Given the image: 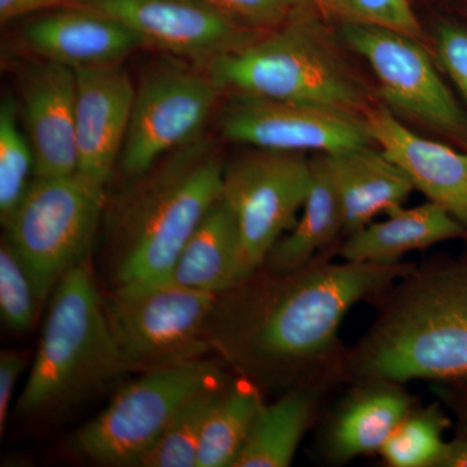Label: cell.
Segmentation results:
<instances>
[{"instance_id": "cell-32", "label": "cell", "mask_w": 467, "mask_h": 467, "mask_svg": "<svg viewBox=\"0 0 467 467\" xmlns=\"http://www.w3.org/2000/svg\"><path fill=\"white\" fill-rule=\"evenodd\" d=\"M26 355L18 350L0 353V434H5L9 407L21 374L26 370Z\"/></svg>"}, {"instance_id": "cell-29", "label": "cell", "mask_w": 467, "mask_h": 467, "mask_svg": "<svg viewBox=\"0 0 467 467\" xmlns=\"http://www.w3.org/2000/svg\"><path fill=\"white\" fill-rule=\"evenodd\" d=\"M350 21L387 27L420 39L422 27L410 0H346Z\"/></svg>"}, {"instance_id": "cell-30", "label": "cell", "mask_w": 467, "mask_h": 467, "mask_svg": "<svg viewBox=\"0 0 467 467\" xmlns=\"http://www.w3.org/2000/svg\"><path fill=\"white\" fill-rule=\"evenodd\" d=\"M234 23L265 34L284 26L291 11L285 0H204Z\"/></svg>"}, {"instance_id": "cell-9", "label": "cell", "mask_w": 467, "mask_h": 467, "mask_svg": "<svg viewBox=\"0 0 467 467\" xmlns=\"http://www.w3.org/2000/svg\"><path fill=\"white\" fill-rule=\"evenodd\" d=\"M312 183L306 153L254 149L223 169L221 201L232 213L251 275L296 223Z\"/></svg>"}, {"instance_id": "cell-2", "label": "cell", "mask_w": 467, "mask_h": 467, "mask_svg": "<svg viewBox=\"0 0 467 467\" xmlns=\"http://www.w3.org/2000/svg\"><path fill=\"white\" fill-rule=\"evenodd\" d=\"M223 159L199 137L143 174L116 223L112 291L167 285L184 245L221 198Z\"/></svg>"}, {"instance_id": "cell-12", "label": "cell", "mask_w": 467, "mask_h": 467, "mask_svg": "<svg viewBox=\"0 0 467 467\" xmlns=\"http://www.w3.org/2000/svg\"><path fill=\"white\" fill-rule=\"evenodd\" d=\"M218 129L227 142L276 152L334 153L374 144L364 116L241 94L220 113Z\"/></svg>"}, {"instance_id": "cell-14", "label": "cell", "mask_w": 467, "mask_h": 467, "mask_svg": "<svg viewBox=\"0 0 467 467\" xmlns=\"http://www.w3.org/2000/svg\"><path fill=\"white\" fill-rule=\"evenodd\" d=\"M77 174L104 189L124 149L135 97L119 66L76 70Z\"/></svg>"}, {"instance_id": "cell-7", "label": "cell", "mask_w": 467, "mask_h": 467, "mask_svg": "<svg viewBox=\"0 0 467 467\" xmlns=\"http://www.w3.org/2000/svg\"><path fill=\"white\" fill-rule=\"evenodd\" d=\"M221 384L223 371L202 358L140 374L76 432L73 450L100 465L137 466L187 402Z\"/></svg>"}, {"instance_id": "cell-1", "label": "cell", "mask_w": 467, "mask_h": 467, "mask_svg": "<svg viewBox=\"0 0 467 467\" xmlns=\"http://www.w3.org/2000/svg\"><path fill=\"white\" fill-rule=\"evenodd\" d=\"M416 269L401 263H312L218 297L212 349L263 380L287 379L324 358L353 306Z\"/></svg>"}, {"instance_id": "cell-26", "label": "cell", "mask_w": 467, "mask_h": 467, "mask_svg": "<svg viewBox=\"0 0 467 467\" xmlns=\"http://www.w3.org/2000/svg\"><path fill=\"white\" fill-rule=\"evenodd\" d=\"M34 153L17 124V104L3 98L0 104V221L2 225L18 207L29 189Z\"/></svg>"}, {"instance_id": "cell-35", "label": "cell", "mask_w": 467, "mask_h": 467, "mask_svg": "<svg viewBox=\"0 0 467 467\" xmlns=\"http://www.w3.org/2000/svg\"><path fill=\"white\" fill-rule=\"evenodd\" d=\"M436 467H467V436L447 442Z\"/></svg>"}, {"instance_id": "cell-25", "label": "cell", "mask_w": 467, "mask_h": 467, "mask_svg": "<svg viewBox=\"0 0 467 467\" xmlns=\"http://www.w3.org/2000/svg\"><path fill=\"white\" fill-rule=\"evenodd\" d=\"M225 387H211L187 402L137 466L198 467L205 420Z\"/></svg>"}, {"instance_id": "cell-18", "label": "cell", "mask_w": 467, "mask_h": 467, "mask_svg": "<svg viewBox=\"0 0 467 467\" xmlns=\"http://www.w3.org/2000/svg\"><path fill=\"white\" fill-rule=\"evenodd\" d=\"M376 144L319 153L342 205L344 232L352 234L380 213L401 208L414 186Z\"/></svg>"}, {"instance_id": "cell-13", "label": "cell", "mask_w": 467, "mask_h": 467, "mask_svg": "<svg viewBox=\"0 0 467 467\" xmlns=\"http://www.w3.org/2000/svg\"><path fill=\"white\" fill-rule=\"evenodd\" d=\"M124 24L143 46L208 66L263 36L234 23L204 0H75Z\"/></svg>"}, {"instance_id": "cell-15", "label": "cell", "mask_w": 467, "mask_h": 467, "mask_svg": "<svg viewBox=\"0 0 467 467\" xmlns=\"http://www.w3.org/2000/svg\"><path fill=\"white\" fill-rule=\"evenodd\" d=\"M20 76L23 119L34 153V175L76 174V70L36 58Z\"/></svg>"}, {"instance_id": "cell-10", "label": "cell", "mask_w": 467, "mask_h": 467, "mask_svg": "<svg viewBox=\"0 0 467 467\" xmlns=\"http://www.w3.org/2000/svg\"><path fill=\"white\" fill-rule=\"evenodd\" d=\"M223 88L208 70L168 63L135 88L121 169L140 178L160 160L202 137Z\"/></svg>"}, {"instance_id": "cell-34", "label": "cell", "mask_w": 467, "mask_h": 467, "mask_svg": "<svg viewBox=\"0 0 467 467\" xmlns=\"http://www.w3.org/2000/svg\"><path fill=\"white\" fill-rule=\"evenodd\" d=\"M73 2L75 0H0V21L7 24L36 12L52 11L73 5Z\"/></svg>"}, {"instance_id": "cell-21", "label": "cell", "mask_w": 467, "mask_h": 467, "mask_svg": "<svg viewBox=\"0 0 467 467\" xmlns=\"http://www.w3.org/2000/svg\"><path fill=\"white\" fill-rule=\"evenodd\" d=\"M410 413V399L399 384L370 382V387L347 402L335 420L328 451L337 462H346L382 450L402 420Z\"/></svg>"}, {"instance_id": "cell-27", "label": "cell", "mask_w": 467, "mask_h": 467, "mask_svg": "<svg viewBox=\"0 0 467 467\" xmlns=\"http://www.w3.org/2000/svg\"><path fill=\"white\" fill-rule=\"evenodd\" d=\"M447 418L436 405L409 413L379 451L393 467H436L447 445Z\"/></svg>"}, {"instance_id": "cell-17", "label": "cell", "mask_w": 467, "mask_h": 467, "mask_svg": "<svg viewBox=\"0 0 467 467\" xmlns=\"http://www.w3.org/2000/svg\"><path fill=\"white\" fill-rule=\"evenodd\" d=\"M36 58L72 67L119 66L142 42L124 24L81 5L52 9L24 27Z\"/></svg>"}, {"instance_id": "cell-5", "label": "cell", "mask_w": 467, "mask_h": 467, "mask_svg": "<svg viewBox=\"0 0 467 467\" xmlns=\"http://www.w3.org/2000/svg\"><path fill=\"white\" fill-rule=\"evenodd\" d=\"M223 90L315 104L364 116V85L334 47L321 18L291 12L287 21L205 66Z\"/></svg>"}, {"instance_id": "cell-24", "label": "cell", "mask_w": 467, "mask_h": 467, "mask_svg": "<svg viewBox=\"0 0 467 467\" xmlns=\"http://www.w3.org/2000/svg\"><path fill=\"white\" fill-rule=\"evenodd\" d=\"M263 405L250 384L226 386L205 420L198 467H233Z\"/></svg>"}, {"instance_id": "cell-4", "label": "cell", "mask_w": 467, "mask_h": 467, "mask_svg": "<svg viewBox=\"0 0 467 467\" xmlns=\"http://www.w3.org/2000/svg\"><path fill=\"white\" fill-rule=\"evenodd\" d=\"M90 263L79 264L51 295L38 349L16 410L47 417L91 398L124 374Z\"/></svg>"}, {"instance_id": "cell-16", "label": "cell", "mask_w": 467, "mask_h": 467, "mask_svg": "<svg viewBox=\"0 0 467 467\" xmlns=\"http://www.w3.org/2000/svg\"><path fill=\"white\" fill-rule=\"evenodd\" d=\"M364 119L374 144L405 171L414 190L467 229V150L414 133L386 107H368Z\"/></svg>"}, {"instance_id": "cell-23", "label": "cell", "mask_w": 467, "mask_h": 467, "mask_svg": "<svg viewBox=\"0 0 467 467\" xmlns=\"http://www.w3.org/2000/svg\"><path fill=\"white\" fill-rule=\"evenodd\" d=\"M315 405V393L308 389H294L273 404L263 405L233 467L290 466Z\"/></svg>"}, {"instance_id": "cell-22", "label": "cell", "mask_w": 467, "mask_h": 467, "mask_svg": "<svg viewBox=\"0 0 467 467\" xmlns=\"http://www.w3.org/2000/svg\"><path fill=\"white\" fill-rule=\"evenodd\" d=\"M312 161V183L297 223L282 236L264 265L273 275H285L306 267L316 254L344 230L342 205L321 156Z\"/></svg>"}, {"instance_id": "cell-28", "label": "cell", "mask_w": 467, "mask_h": 467, "mask_svg": "<svg viewBox=\"0 0 467 467\" xmlns=\"http://www.w3.org/2000/svg\"><path fill=\"white\" fill-rule=\"evenodd\" d=\"M42 308L32 276L5 236L0 244V317L15 333L32 328Z\"/></svg>"}, {"instance_id": "cell-19", "label": "cell", "mask_w": 467, "mask_h": 467, "mask_svg": "<svg viewBox=\"0 0 467 467\" xmlns=\"http://www.w3.org/2000/svg\"><path fill=\"white\" fill-rule=\"evenodd\" d=\"M465 236L467 229L460 221L441 205L429 202L396 209L386 220L349 234L340 254L344 261L352 263H398L408 252Z\"/></svg>"}, {"instance_id": "cell-31", "label": "cell", "mask_w": 467, "mask_h": 467, "mask_svg": "<svg viewBox=\"0 0 467 467\" xmlns=\"http://www.w3.org/2000/svg\"><path fill=\"white\" fill-rule=\"evenodd\" d=\"M435 50L442 66L467 103V26L442 21L435 30Z\"/></svg>"}, {"instance_id": "cell-36", "label": "cell", "mask_w": 467, "mask_h": 467, "mask_svg": "<svg viewBox=\"0 0 467 467\" xmlns=\"http://www.w3.org/2000/svg\"><path fill=\"white\" fill-rule=\"evenodd\" d=\"M460 380H463V383H465V389H466V393H467V378H463V379H460Z\"/></svg>"}, {"instance_id": "cell-33", "label": "cell", "mask_w": 467, "mask_h": 467, "mask_svg": "<svg viewBox=\"0 0 467 467\" xmlns=\"http://www.w3.org/2000/svg\"><path fill=\"white\" fill-rule=\"evenodd\" d=\"M291 12L313 15L319 18H337L350 21L346 0H285Z\"/></svg>"}, {"instance_id": "cell-8", "label": "cell", "mask_w": 467, "mask_h": 467, "mask_svg": "<svg viewBox=\"0 0 467 467\" xmlns=\"http://www.w3.org/2000/svg\"><path fill=\"white\" fill-rule=\"evenodd\" d=\"M217 295L171 284L110 292L104 308L122 367L149 373L204 358Z\"/></svg>"}, {"instance_id": "cell-11", "label": "cell", "mask_w": 467, "mask_h": 467, "mask_svg": "<svg viewBox=\"0 0 467 467\" xmlns=\"http://www.w3.org/2000/svg\"><path fill=\"white\" fill-rule=\"evenodd\" d=\"M340 24V38L371 67L389 109L467 149L465 110L442 81L420 39L358 21Z\"/></svg>"}, {"instance_id": "cell-3", "label": "cell", "mask_w": 467, "mask_h": 467, "mask_svg": "<svg viewBox=\"0 0 467 467\" xmlns=\"http://www.w3.org/2000/svg\"><path fill=\"white\" fill-rule=\"evenodd\" d=\"M352 361L368 382L467 378V264L404 276Z\"/></svg>"}, {"instance_id": "cell-6", "label": "cell", "mask_w": 467, "mask_h": 467, "mask_svg": "<svg viewBox=\"0 0 467 467\" xmlns=\"http://www.w3.org/2000/svg\"><path fill=\"white\" fill-rule=\"evenodd\" d=\"M103 204L104 189L77 173L36 177L3 225L42 306L70 270L88 260Z\"/></svg>"}, {"instance_id": "cell-20", "label": "cell", "mask_w": 467, "mask_h": 467, "mask_svg": "<svg viewBox=\"0 0 467 467\" xmlns=\"http://www.w3.org/2000/svg\"><path fill=\"white\" fill-rule=\"evenodd\" d=\"M251 276L235 223L220 198L184 245L168 284L221 296Z\"/></svg>"}]
</instances>
